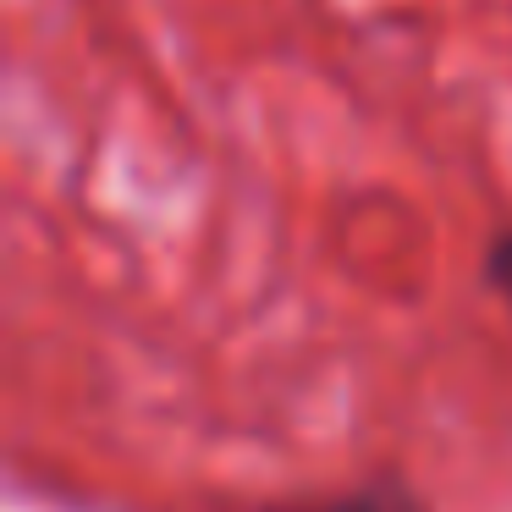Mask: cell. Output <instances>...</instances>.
<instances>
[{
  "label": "cell",
  "instance_id": "1",
  "mask_svg": "<svg viewBox=\"0 0 512 512\" xmlns=\"http://www.w3.org/2000/svg\"><path fill=\"white\" fill-rule=\"evenodd\" d=\"M254 512H435L402 474L380 468V474L358 479L342 490H320V496H292V501H265Z\"/></svg>",
  "mask_w": 512,
  "mask_h": 512
},
{
  "label": "cell",
  "instance_id": "2",
  "mask_svg": "<svg viewBox=\"0 0 512 512\" xmlns=\"http://www.w3.org/2000/svg\"><path fill=\"white\" fill-rule=\"evenodd\" d=\"M479 281H485L512 314V226H496V232L485 237V248H479Z\"/></svg>",
  "mask_w": 512,
  "mask_h": 512
}]
</instances>
